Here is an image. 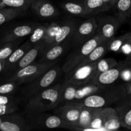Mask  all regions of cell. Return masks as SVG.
I'll list each match as a JSON object with an SVG mask.
<instances>
[{
    "instance_id": "1",
    "label": "cell",
    "mask_w": 131,
    "mask_h": 131,
    "mask_svg": "<svg viewBox=\"0 0 131 131\" xmlns=\"http://www.w3.org/2000/svg\"><path fill=\"white\" fill-rule=\"evenodd\" d=\"M126 94L125 84H113L104 87L77 102L88 107L104 108L116 104Z\"/></svg>"
},
{
    "instance_id": "2",
    "label": "cell",
    "mask_w": 131,
    "mask_h": 131,
    "mask_svg": "<svg viewBox=\"0 0 131 131\" xmlns=\"http://www.w3.org/2000/svg\"><path fill=\"white\" fill-rule=\"evenodd\" d=\"M61 85L51 86L29 99L24 107V112L27 115L44 113L58 107L60 104Z\"/></svg>"
},
{
    "instance_id": "3",
    "label": "cell",
    "mask_w": 131,
    "mask_h": 131,
    "mask_svg": "<svg viewBox=\"0 0 131 131\" xmlns=\"http://www.w3.org/2000/svg\"><path fill=\"white\" fill-rule=\"evenodd\" d=\"M61 69L58 65H54L42 75L31 83H28L22 89V95L27 101L37 93L52 86L58 78Z\"/></svg>"
},
{
    "instance_id": "4",
    "label": "cell",
    "mask_w": 131,
    "mask_h": 131,
    "mask_svg": "<svg viewBox=\"0 0 131 131\" xmlns=\"http://www.w3.org/2000/svg\"><path fill=\"white\" fill-rule=\"evenodd\" d=\"M104 39L99 35L95 34L92 38L76 47L67 59L66 61L61 67V70L67 74L74 70L78 65L97 47L104 42Z\"/></svg>"
},
{
    "instance_id": "5",
    "label": "cell",
    "mask_w": 131,
    "mask_h": 131,
    "mask_svg": "<svg viewBox=\"0 0 131 131\" xmlns=\"http://www.w3.org/2000/svg\"><path fill=\"white\" fill-rule=\"evenodd\" d=\"M56 64L55 61L49 63H32L30 65L12 72L6 82H15L19 85L28 84L46 72Z\"/></svg>"
},
{
    "instance_id": "6",
    "label": "cell",
    "mask_w": 131,
    "mask_h": 131,
    "mask_svg": "<svg viewBox=\"0 0 131 131\" xmlns=\"http://www.w3.org/2000/svg\"><path fill=\"white\" fill-rule=\"evenodd\" d=\"M128 66H131V58L118 62L117 65L110 70L95 75L90 83L101 87L109 86L115 84L120 79L123 70Z\"/></svg>"
},
{
    "instance_id": "7",
    "label": "cell",
    "mask_w": 131,
    "mask_h": 131,
    "mask_svg": "<svg viewBox=\"0 0 131 131\" xmlns=\"http://www.w3.org/2000/svg\"><path fill=\"white\" fill-rule=\"evenodd\" d=\"M97 29V19L92 17L77 24L71 42L75 48L85 43L96 34Z\"/></svg>"
},
{
    "instance_id": "8",
    "label": "cell",
    "mask_w": 131,
    "mask_h": 131,
    "mask_svg": "<svg viewBox=\"0 0 131 131\" xmlns=\"http://www.w3.org/2000/svg\"><path fill=\"white\" fill-rule=\"evenodd\" d=\"M28 122L31 126L47 129L63 128L70 129L68 124L58 115L46 114L44 113L28 114Z\"/></svg>"
},
{
    "instance_id": "9",
    "label": "cell",
    "mask_w": 131,
    "mask_h": 131,
    "mask_svg": "<svg viewBox=\"0 0 131 131\" xmlns=\"http://www.w3.org/2000/svg\"><path fill=\"white\" fill-rule=\"evenodd\" d=\"M97 61L75 68L66 74L65 82L78 86H82L90 83L95 75Z\"/></svg>"
},
{
    "instance_id": "10",
    "label": "cell",
    "mask_w": 131,
    "mask_h": 131,
    "mask_svg": "<svg viewBox=\"0 0 131 131\" xmlns=\"http://www.w3.org/2000/svg\"><path fill=\"white\" fill-rule=\"evenodd\" d=\"M83 106L79 102L65 104L56 110V115L68 124L70 129L78 130L79 116Z\"/></svg>"
},
{
    "instance_id": "11",
    "label": "cell",
    "mask_w": 131,
    "mask_h": 131,
    "mask_svg": "<svg viewBox=\"0 0 131 131\" xmlns=\"http://www.w3.org/2000/svg\"><path fill=\"white\" fill-rule=\"evenodd\" d=\"M97 29L96 34L102 37L104 40L114 38L122 23L116 17L104 16L97 19Z\"/></svg>"
},
{
    "instance_id": "12",
    "label": "cell",
    "mask_w": 131,
    "mask_h": 131,
    "mask_svg": "<svg viewBox=\"0 0 131 131\" xmlns=\"http://www.w3.org/2000/svg\"><path fill=\"white\" fill-rule=\"evenodd\" d=\"M0 115V130L3 131L29 130L31 127L28 120L17 115Z\"/></svg>"
},
{
    "instance_id": "13",
    "label": "cell",
    "mask_w": 131,
    "mask_h": 131,
    "mask_svg": "<svg viewBox=\"0 0 131 131\" xmlns=\"http://www.w3.org/2000/svg\"><path fill=\"white\" fill-rule=\"evenodd\" d=\"M77 24H78L75 20H71V19L63 20L61 23H59L58 28L56 31L54 40L48 49L52 46L62 43V42L71 40V38L72 37L73 33L75 30Z\"/></svg>"
},
{
    "instance_id": "14",
    "label": "cell",
    "mask_w": 131,
    "mask_h": 131,
    "mask_svg": "<svg viewBox=\"0 0 131 131\" xmlns=\"http://www.w3.org/2000/svg\"><path fill=\"white\" fill-rule=\"evenodd\" d=\"M115 108L120 118L121 126L131 130V95L126 94L116 104Z\"/></svg>"
},
{
    "instance_id": "15",
    "label": "cell",
    "mask_w": 131,
    "mask_h": 131,
    "mask_svg": "<svg viewBox=\"0 0 131 131\" xmlns=\"http://www.w3.org/2000/svg\"><path fill=\"white\" fill-rule=\"evenodd\" d=\"M38 26L37 24H26L17 26L6 31L0 39V43L20 39L27 35L31 34L35 28Z\"/></svg>"
},
{
    "instance_id": "16",
    "label": "cell",
    "mask_w": 131,
    "mask_h": 131,
    "mask_svg": "<svg viewBox=\"0 0 131 131\" xmlns=\"http://www.w3.org/2000/svg\"><path fill=\"white\" fill-rule=\"evenodd\" d=\"M30 8L36 15L42 19H50L58 14L57 9L48 0H35Z\"/></svg>"
},
{
    "instance_id": "17",
    "label": "cell",
    "mask_w": 131,
    "mask_h": 131,
    "mask_svg": "<svg viewBox=\"0 0 131 131\" xmlns=\"http://www.w3.org/2000/svg\"><path fill=\"white\" fill-rule=\"evenodd\" d=\"M102 117L105 130H116L122 127L120 118L116 109L114 107H104L102 111Z\"/></svg>"
},
{
    "instance_id": "18",
    "label": "cell",
    "mask_w": 131,
    "mask_h": 131,
    "mask_svg": "<svg viewBox=\"0 0 131 131\" xmlns=\"http://www.w3.org/2000/svg\"><path fill=\"white\" fill-rule=\"evenodd\" d=\"M32 47L33 46L28 41H26L24 44L21 45L16 49L5 60L3 72H12L17 63Z\"/></svg>"
},
{
    "instance_id": "19",
    "label": "cell",
    "mask_w": 131,
    "mask_h": 131,
    "mask_svg": "<svg viewBox=\"0 0 131 131\" xmlns=\"http://www.w3.org/2000/svg\"><path fill=\"white\" fill-rule=\"evenodd\" d=\"M70 40L62 42L46 50L41 55L39 60L40 63H49L55 61L60 56L64 53L69 45Z\"/></svg>"
},
{
    "instance_id": "20",
    "label": "cell",
    "mask_w": 131,
    "mask_h": 131,
    "mask_svg": "<svg viewBox=\"0 0 131 131\" xmlns=\"http://www.w3.org/2000/svg\"><path fill=\"white\" fill-rule=\"evenodd\" d=\"M42 47H43V42L42 41L35 44L24 55V56L20 60V61L17 63V65H15L12 72L17 71V70H20V69H23V68L32 63L35 60L37 56L40 54L41 51L42 50Z\"/></svg>"
},
{
    "instance_id": "21",
    "label": "cell",
    "mask_w": 131,
    "mask_h": 131,
    "mask_svg": "<svg viewBox=\"0 0 131 131\" xmlns=\"http://www.w3.org/2000/svg\"><path fill=\"white\" fill-rule=\"evenodd\" d=\"M111 40H106L102 42L99 45L97 46L79 65L77 66L78 67L82 66V65H87V64L92 63L93 62L98 61L99 59L102 58V56L105 54L107 52L109 51V47H110V43ZM76 67V68H77Z\"/></svg>"
},
{
    "instance_id": "22",
    "label": "cell",
    "mask_w": 131,
    "mask_h": 131,
    "mask_svg": "<svg viewBox=\"0 0 131 131\" xmlns=\"http://www.w3.org/2000/svg\"><path fill=\"white\" fill-rule=\"evenodd\" d=\"M86 16L88 15L99 14L110 10L111 7L106 0H84Z\"/></svg>"
},
{
    "instance_id": "23",
    "label": "cell",
    "mask_w": 131,
    "mask_h": 131,
    "mask_svg": "<svg viewBox=\"0 0 131 131\" xmlns=\"http://www.w3.org/2000/svg\"><path fill=\"white\" fill-rule=\"evenodd\" d=\"M97 107L83 106L79 119L78 130H89L94 114Z\"/></svg>"
},
{
    "instance_id": "24",
    "label": "cell",
    "mask_w": 131,
    "mask_h": 131,
    "mask_svg": "<svg viewBox=\"0 0 131 131\" xmlns=\"http://www.w3.org/2000/svg\"><path fill=\"white\" fill-rule=\"evenodd\" d=\"M114 9L116 17L122 24L125 23L131 17V0H118Z\"/></svg>"
},
{
    "instance_id": "25",
    "label": "cell",
    "mask_w": 131,
    "mask_h": 131,
    "mask_svg": "<svg viewBox=\"0 0 131 131\" xmlns=\"http://www.w3.org/2000/svg\"><path fill=\"white\" fill-rule=\"evenodd\" d=\"M26 10L17 8L8 7L0 9V26L19 16L24 15Z\"/></svg>"
},
{
    "instance_id": "26",
    "label": "cell",
    "mask_w": 131,
    "mask_h": 131,
    "mask_svg": "<svg viewBox=\"0 0 131 131\" xmlns=\"http://www.w3.org/2000/svg\"><path fill=\"white\" fill-rule=\"evenodd\" d=\"M131 40V31L118 37H114L111 40L109 47V51H113L116 53H120L121 49L128 41Z\"/></svg>"
},
{
    "instance_id": "27",
    "label": "cell",
    "mask_w": 131,
    "mask_h": 131,
    "mask_svg": "<svg viewBox=\"0 0 131 131\" xmlns=\"http://www.w3.org/2000/svg\"><path fill=\"white\" fill-rule=\"evenodd\" d=\"M64 10L75 16H86L85 8H84L83 2H74V1H69L64 3L62 5Z\"/></svg>"
},
{
    "instance_id": "28",
    "label": "cell",
    "mask_w": 131,
    "mask_h": 131,
    "mask_svg": "<svg viewBox=\"0 0 131 131\" xmlns=\"http://www.w3.org/2000/svg\"><path fill=\"white\" fill-rule=\"evenodd\" d=\"M21 40L20 38L0 43V60H6L12 52L19 47Z\"/></svg>"
},
{
    "instance_id": "29",
    "label": "cell",
    "mask_w": 131,
    "mask_h": 131,
    "mask_svg": "<svg viewBox=\"0 0 131 131\" xmlns=\"http://www.w3.org/2000/svg\"><path fill=\"white\" fill-rule=\"evenodd\" d=\"M49 24H46L44 25L37 26L31 34L30 37L28 40V42L33 46L37 43L43 40L45 36L47 33Z\"/></svg>"
},
{
    "instance_id": "30",
    "label": "cell",
    "mask_w": 131,
    "mask_h": 131,
    "mask_svg": "<svg viewBox=\"0 0 131 131\" xmlns=\"http://www.w3.org/2000/svg\"><path fill=\"white\" fill-rule=\"evenodd\" d=\"M117 63L118 61L112 58L99 59L98 61H97L95 75L110 70L111 68L116 66Z\"/></svg>"
},
{
    "instance_id": "31",
    "label": "cell",
    "mask_w": 131,
    "mask_h": 131,
    "mask_svg": "<svg viewBox=\"0 0 131 131\" xmlns=\"http://www.w3.org/2000/svg\"><path fill=\"white\" fill-rule=\"evenodd\" d=\"M7 6L12 8H17L26 11L30 8L32 3L35 0H0Z\"/></svg>"
},
{
    "instance_id": "32",
    "label": "cell",
    "mask_w": 131,
    "mask_h": 131,
    "mask_svg": "<svg viewBox=\"0 0 131 131\" xmlns=\"http://www.w3.org/2000/svg\"><path fill=\"white\" fill-rule=\"evenodd\" d=\"M102 107H97L94 114L89 130H105L103 127L102 117Z\"/></svg>"
},
{
    "instance_id": "33",
    "label": "cell",
    "mask_w": 131,
    "mask_h": 131,
    "mask_svg": "<svg viewBox=\"0 0 131 131\" xmlns=\"http://www.w3.org/2000/svg\"><path fill=\"white\" fill-rule=\"evenodd\" d=\"M19 84L15 82H6L0 85V95H12L17 89Z\"/></svg>"
},
{
    "instance_id": "34",
    "label": "cell",
    "mask_w": 131,
    "mask_h": 131,
    "mask_svg": "<svg viewBox=\"0 0 131 131\" xmlns=\"http://www.w3.org/2000/svg\"><path fill=\"white\" fill-rule=\"evenodd\" d=\"M18 110L17 104H8L0 106V115L14 113Z\"/></svg>"
},
{
    "instance_id": "35",
    "label": "cell",
    "mask_w": 131,
    "mask_h": 131,
    "mask_svg": "<svg viewBox=\"0 0 131 131\" xmlns=\"http://www.w3.org/2000/svg\"><path fill=\"white\" fill-rule=\"evenodd\" d=\"M18 99L12 95H0V106L8 104H17Z\"/></svg>"
},
{
    "instance_id": "36",
    "label": "cell",
    "mask_w": 131,
    "mask_h": 131,
    "mask_svg": "<svg viewBox=\"0 0 131 131\" xmlns=\"http://www.w3.org/2000/svg\"><path fill=\"white\" fill-rule=\"evenodd\" d=\"M120 79L125 81V83H129L131 81V66H128L123 70Z\"/></svg>"
},
{
    "instance_id": "37",
    "label": "cell",
    "mask_w": 131,
    "mask_h": 131,
    "mask_svg": "<svg viewBox=\"0 0 131 131\" xmlns=\"http://www.w3.org/2000/svg\"><path fill=\"white\" fill-rule=\"evenodd\" d=\"M120 53L124 54L127 56V58H131V40L128 41L125 46L122 48Z\"/></svg>"
},
{
    "instance_id": "38",
    "label": "cell",
    "mask_w": 131,
    "mask_h": 131,
    "mask_svg": "<svg viewBox=\"0 0 131 131\" xmlns=\"http://www.w3.org/2000/svg\"><path fill=\"white\" fill-rule=\"evenodd\" d=\"M125 88L127 95H131V81L129 83H125Z\"/></svg>"
},
{
    "instance_id": "39",
    "label": "cell",
    "mask_w": 131,
    "mask_h": 131,
    "mask_svg": "<svg viewBox=\"0 0 131 131\" xmlns=\"http://www.w3.org/2000/svg\"><path fill=\"white\" fill-rule=\"evenodd\" d=\"M118 1V0H109V3H110V5L111 6V9H114L115 5H116V2Z\"/></svg>"
},
{
    "instance_id": "40",
    "label": "cell",
    "mask_w": 131,
    "mask_h": 131,
    "mask_svg": "<svg viewBox=\"0 0 131 131\" xmlns=\"http://www.w3.org/2000/svg\"><path fill=\"white\" fill-rule=\"evenodd\" d=\"M5 64V60H0V73L3 72Z\"/></svg>"
},
{
    "instance_id": "41",
    "label": "cell",
    "mask_w": 131,
    "mask_h": 131,
    "mask_svg": "<svg viewBox=\"0 0 131 131\" xmlns=\"http://www.w3.org/2000/svg\"><path fill=\"white\" fill-rule=\"evenodd\" d=\"M6 7H8V6H6L4 3H3L2 1H0V9L4 8H6Z\"/></svg>"
},
{
    "instance_id": "42",
    "label": "cell",
    "mask_w": 131,
    "mask_h": 131,
    "mask_svg": "<svg viewBox=\"0 0 131 131\" xmlns=\"http://www.w3.org/2000/svg\"><path fill=\"white\" fill-rule=\"evenodd\" d=\"M129 20H130V24H131V17H130V19H129Z\"/></svg>"
}]
</instances>
